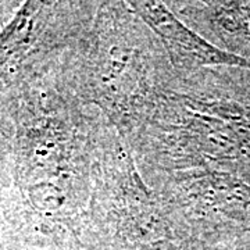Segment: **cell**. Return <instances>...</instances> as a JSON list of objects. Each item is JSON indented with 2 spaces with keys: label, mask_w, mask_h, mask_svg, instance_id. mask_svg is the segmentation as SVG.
Masks as SVG:
<instances>
[{
  "label": "cell",
  "mask_w": 250,
  "mask_h": 250,
  "mask_svg": "<svg viewBox=\"0 0 250 250\" xmlns=\"http://www.w3.org/2000/svg\"><path fill=\"white\" fill-rule=\"evenodd\" d=\"M135 13L152 28L166 46L171 60L181 67L236 65L250 68V62L208 43L181 22L160 1H129Z\"/></svg>",
  "instance_id": "obj_1"
},
{
  "label": "cell",
  "mask_w": 250,
  "mask_h": 250,
  "mask_svg": "<svg viewBox=\"0 0 250 250\" xmlns=\"http://www.w3.org/2000/svg\"><path fill=\"white\" fill-rule=\"evenodd\" d=\"M39 6L41 3L27 1L16 14V17L10 21L9 25L0 32V68L17 52L25 47L32 32Z\"/></svg>",
  "instance_id": "obj_2"
}]
</instances>
